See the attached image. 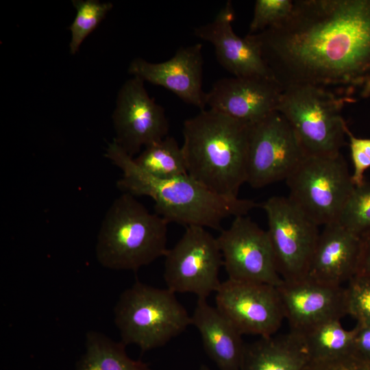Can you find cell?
Listing matches in <instances>:
<instances>
[{"label":"cell","mask_w":370,"mask_h":370,"mask_svg":"<svg viewBox=\"0 0 370 370\" xmlns=\"http://www.w3.org/2000/svg\"><path fill=\"white\" fill-rule=\"evenodd\" d=\"M262 208L280 277L286 282L306 278L320 234L319 225L288 197H271Z\"/></svg>","instance_id":"obj_8"},{"label":"cell","mask_w":370,"mask_h":370,"mask_svg":"<svg viewBox=\"0 0 370 370\" xmlns=\"http://www.w3.org/2000/svg\"><path fill=\"white\" fill-rule=\"evenodd\" d=\"M125 347L121 341L90 330L85 337V352L75 370H151L147 363L131 358Z\"/></svg>","instance_id":"obj_21"},{"label":"cell","mask_w":370,"mask_h":370,"mask_svg":"<svg viewBox=\"0 0 370 370\" xmlns=\"http://www.w3.org/2000/svg\"><path fill=\"white\" fill-rule=\"evenodd\" d=\"M247 36L283 90L370 97V0H296L286 19Z\"/></svg>","instance_id":"obj_1"},{"label":"cell","mask_w":370,"mask_h":370,"mask_svg":"<svg viewBox=\"0 0 370 370\" xmlns=\"http://www.w3.org/2000/svg\"><path fill=\"white\" fill-rule=\"evenodd\" d=\"M72 3L77 13L69 27L71 32L69 51L71 54L75 55L85 38L97 27L113 5L98 0H73Z\"/></svg>","instance_id":"obj_24"},{"label":"cell","mask_w":370,"mask_h":370,"mask_svg":"<svg viewBox=\"0 0 370 370\" xmlns=\"http://www.w3.org/2000/svg\"><path fill=\"white\" fill-rule=\"evenodd\" d=\"M293 3L292 0L256 1L247 34L259 33L281 23L291 14Z\"/></svg>","instance_id":"obj_27"},{"label":"cell","mask_w":370,"mask_h":370,"mask_svg":"<svg viewBox=\"0 0 370 370\" xmlns=\"http://www.w3.org/2000/svg\"><path fill=\"white\" fill-rule=\"evenodd\" d=\"M286 181L288 197L319 226L338 221L355 186L341 153L306 156Z\"/></svg>","instance_id":"obj_7"},{"label":"cell","mask_w":370,"mask_h":370,"mask_svg":"<svg viewBox=\"0 0 370 370\" xmlns=\"http://www.w3.org/2000/svg\"><path fill=\"white\" fill-rule=\"evenodd\" d=\"M336 222L359 236L370 231V182L354 186Z\"/></svg>","instance_id":"obj_25"},{"label":"cell","mask_w":370,"mask_h":370,"mask_svg":"<svg viewBox=\"0 0 370 370\" xmlns=\"http://www.w3.org/2000/svg\"><path fill=\"white\" fill-rule=\"evenodd\" d=\"M354 100L311 86L283 90L276 111L288 121L307 156L340 153L348 128L341 111Z\"/></svg>","instance_id":"obj_6"},{"label":"cell","mask_w":370,"mask_h":370,"mask_svg":"<svg viewBox=\"0 0 370 370\" xmlns=\"http://www.w3.org/2000/svg\"><path fill=\"white\" fill-rule=\"evenodd\" d=\"M306 156L288 121L275 111L249 127L247 182L258 188L286 180Z\"/></svg>","instance_id":"obj_10"},{"label":"cell","mask_w":370,"mask_h":370,"mask_svg":"<svg viewBox=\"0 0 370 370\" xmlns=\"http://www.w3.org/2000/svg\"><path fill=\"white\" fill-rule=\"evenodd\" d=\"M167 225L134 196L123 193L102 221L95 245L96 258L109 269L136 271L164 257L168 251Z\"/></svg>","instance_id":"obj_4"},{"label":"cell","mask_w":370,"mask_h":370,"mask_svg":"<svg viewBox=\"0 0 370 370\" xmlns=\"http://www.w3.org/2000/svg\"><path fill=\"white\" fill-rule=\"evenodd\" d=\"M347 136L353 164L352 180L355 186L362 184L365 171L370 168V139L357 138L347 128Z\"/></svg>","instance_id":"obj_28"},{"label":"cell","mask_w":370,"mask_h":370,"mask_svg":"<svg viewBox=\"0 0 370 370\" xmlns=\"http://www.w3.org/2000/svg\"><path fill=\"white\" fill-rule=\"evenodd\" d=\"M347 314L357 325L370 327V275L356 274L345 287Z\"/></svg>","instance_id":"obj_26"},{"label":"cell","mask_w":370,"mask_h":370,"mask_svg":"<svg viewBox=\"0 0 370 370\" xmlns=\"http://www.w3.org/2000/svg\"><path fill=\"white\" fill-rule=\"evenodd\" d=\"M199 370H210V369L208 367V366L202 365H201Z\"/></svg>","instance_id":"obj_32"},{"label":"cell","mask_w":370,"mask_h":370,"mask_svg":"<svg viewBox=\"0 0 370 370\" xmlns=\"http://www.w3.org/2000/svg\"><path fill=\"white\" fill-rule=\"evenodd\" d=\"M113 140L130 156L168 135L164 108L147 93L144 82L133 77L120 88L112 114Z\"/></svg>","instance_id":"obj_13"},{"label":"cell","mask_w":370,"mask_h":370,"mask_svg":"<svg viewBox=\"0 0 370 370\" xmlns=\"http://www.w3.org/2000/svg\"><path fill=\"white\" fill-rule=\"evenodd\" d=\"M234 19V10L229 1L212 21L196 27L194 34L213 45L218 62L234 76L273 77L256 45L247 35L241 38L235 34Z\"/></svg>","instance_id":"obj_17"},{"label":"cell","mask_w":370,"mask_h":370,"mask_svg":"<svg viewBox=\"0 0 370 370\" xmlns=\"http://www.w3.org/2000/svg\"><path fill=\"white\" fill-rule=\"evenodd\" d=\"M311 359L304 336L289 330L245 345L239 370H302Z\"/></svg>","instance_id":"obj_20"},{"label":"cell","mask_w":370,"mask_h":370,"mask_svg":"<svg viewBox=\"0 0 370 370\" xmlns=\"http://www.w3.org/2000/svg\"><path fill=\"white\" fill-rule=\"evenodd\" d=\"M105 156L122 172L117 187L134 197L151 198L154 212L168 223L219 230L225 219L246 215L258 206L250 199L218 195L188 174L156 177L140 169L114 140L108 144Z\"/></svg>","instance_id":"obj_2"},{"label":"cell","mask_w":370,"mask_h":370,"mask_svg":"<svg viewBox=\"0 0 370 370\" xmlns=\"http://www.w3.org/2000/svg\"><path fill=\"white\" fill-rule=\"evenodd\" d=\"M277 287L290 330L304 334L327 321L347 314L345 287L321 283L308 278L284 281Z\"/></svg>","instance_id":"obj_15"},{"label":"cell","mask_w":370,"mask_h":370,"mask_svg":"<svg viewBox=\"0 0 370 370\" xmlns=\"http://www.w3.org/2000/svg\"><path fill=\"white\" fill-rule=\"evenodd\" d=\"M302 335L312 359L330 358L353 350L355 328L347 330L341 320L334 319L321 323Z\"/></svg>","instance_id":"obj_23"},{"label":"cell","mask_w":370,"mask_h":370,"mask_svg":"<svg viewBox=\"0 0 370 370\" xmlns=\"http://www.w3.org/2000/svg\"><path fill=\"white\" fill-rule=\"evenodd\" d=\"M134 160L140 169L156 177L167 179L188 175L182 147L172 136H167L145 147Z\"/></svg>","instance_id":"obj_22"},{"label":"cell","mask_w":370,"mask_h":370,"mask_svg":"<svg viewBox=\"0 0 370 370\" xmlns=\"http://www.w3.org/2000/svg\"><path fill=\"white\" fill-rule=\"evenodd\" d=\"M353 350L359 354L370 358V327L356 324Z\"/></svg>","instance_id":"obj_30"},{"label":"cell","mask_w":370,"mask_h":370,"mask_svg":"<svg viewBox=\"0 0 370 370\" xmlns=\"http://www.w3.org/2000/svg\"><path fill=\"white\" fill-rule=\"evenodd\" d=\"M202 44L180 48L169 60L158 63L134 59L128 72L143 82L162 86L184 102L199 108L206 106V92L202 88Z\"/></svg>","instance_id":"obj_16"},{"label":"cell","mask_w":370,"mask_h":370,"mask_svg":"<svg viewBox=\"0 0 370 370\" xmlns=\"http://www.w3.org/2000/svg\"><path fill=\"white\" fill-rule=\"evenodd\" d=\"M249 127L210 108L186 119L181 147L188 174L218 195L238 197L247 182Z\"/></svg>","instance_id":"obj_3"},{"label":"cell","mask_w":370,"mask_h":370,"mask_svg":"<svg viewBox=\"0 0 370 370\" xmlns=\"http://www.w3.org/2000/svg\"><path fill=\"white\" fill-rule=\"evenodd\" d=\"M302 370H370L362 356L349 352L330 358H312Z\"/></svg>","instance_id":"obj_29"},{"label":"cell","mask_w":370,"mask_h":370,"mask_svg":"<svg viewBox=\"0 0 370 370\" xmlns=\"http://www.w3.org/2000/svg\"><path fill=\"white\" fill-rule=\"evenodd\" d=\"M360 237V252L356 274L370 275V231Z\"/></svg>","instance_id":"obj_31"},{"label":"cell","mask_w":370,"mask_h":370,"mask_svg":"<svg viewBox=\"0 0 370 370\" xmlns=\"http://www.w3.org/2000/svg\"><path fill=\"white\" fill-rule=\"evenodd\" d=\"M229 280L279 286L280 277L267 231L249 217H234L217 238Z\"/></svg>","instance_id":"obj_11"},{"label":"cell","mask_w":370,"mask_h":370,"mask_svg":"<svg viewBox=\"0 0 370 370\" xmlns=\"http://www.w3.org/2000/svg\"><path fill=\"white\" fill-rule=\"evenodd\" d=\"M282 91L271 77L233 76L217 80L206 102L210 109L252 125L276 111Z\"/></svg>","instance_id":"obj_14"},{"label":"cell","mask_w":370,"mask_h":370,"mask_svg":"<svg viewBox=\"0 0 370 370\" xmlns=\"http://www.w3.org/2000/svg\"><path fill=\"white\" fill-rule=\"evenodd\" d=\"M164 257V280L173 293H190L207 299L220 286L222 254L217 238L205 227H186Z\"/></svg>","instance_id":"obj_9"},{"label":"cell","mask_w":370,"mask_h":370,"mask_svg":"<svg viewBox=\"0 0 370 370\" xmlns=\"http://www.w3.org/2000/svg\"><path fill=\"white\" fill-rule=\"evenodd\" d=\"M216 307L242 334H275L285 319L276 286L227 279L216 291Z\"/></svg>","instance_id":"obj_12"},{"label":"cell","mask_w":370,"mask_h":370,"mask_svg":"<svg viewBox=\"0 0 370 370\" xmlns=\"http://www.w3.org/2000/svg\"><path fill=\"white\" fill-rule=\"evenodd\" d=\"M191 325L199 331L204 349L219 370H239L245 344L235 325L206 299L197 298Z\"/></svg>","instance_id":"obj_19"},{"label":"cell","mask_w":370,"mask_h":370,"mask_svg":"<svg viewBox=\"0 0 370 370\" xmlns=\"http://www.w3.org/2000/svg\"><path fill=\"white\" fill-rule=\"evenodd\" d=\"M114 316L121 341L143 352L165 345L191 325V316L175 293L138 280L121 293Z\"/></svg>","instance_id":"obj_5"},{"label":"cell","mask_w":370,"mask_h":370,"mask_svg":"<svg viewBox=\"0 0 370 370\" xmlns=\"http://www.w3.org/2000/svg\"><path fill=\"white\" fill-rule=\"evenodd\" d=\"M360 252L359 236L338 222L325 225L319 234L306 278L342 286L356 274Z\"/></svg>","instance_id":"obj_18"}]
</instances>
